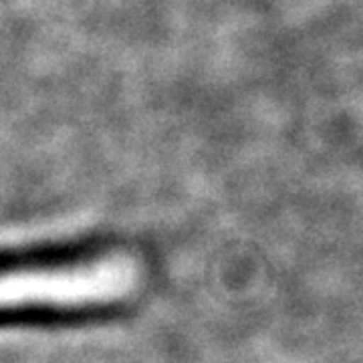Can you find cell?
<instances>
[{
  "label": "cell",
  "mask_w": 363,
  "mask_h": 363,
  "mask_svg": "<svg viewBox=\"0 0 363 363\" xmlns=\"http://www.w3.org/2000/svg\"><path fill=\"white\" fill-rule=\"evenodd\" d=\"M143 279L140 257L121 248L0 262V315L109 309L135 297Z\"/></svg>",
  "instance_id": "1"
}]
</instances>
